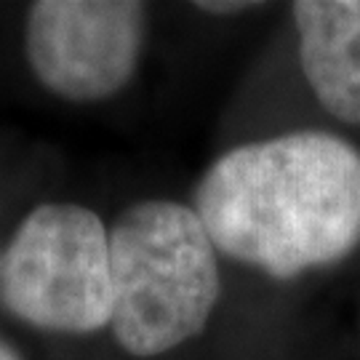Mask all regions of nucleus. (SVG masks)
I'll use <instances>...</instances> for the list:
<instances>
[{"label": "nucleus", "mask_w": 360, "mask_h": 360, "mask_svg": "<svg viewBox=\"0 0 360 360\" xmlns=\"http://www.w3.org/2000/svg\"><path fill=\"white\" fill-rule=\"evenodd\" d=\"M144 19L131 0H38L27 11V62L67 102L110 99L136 72Z\"/></svg>", "instance_id": "4"}, {"label": "nucleus", "mask_w": 360, "mask_h": 360, "mask_svg": "<svg viewBox=\"0 0 360 360\" xmlns=\"http://www.w3.org/2000/svg\"><path fill=\"white\" fill-rule=\"evenodd\" d=\"M193 208L217 251L288 281L358 248L360 153L326 131L240 144L208 166Z\"/></svg>", "instance_id": "1"}, {"label": "nucleus", "mask_w": 360, "mask_h": 360, "mask_svg": "<svg viewBox=\"0 0 360 360\" xmlns=\"http://www.w3.org/2000/svg\"><path fill=\"white\" fill-rule=\"evenodd\" d=\"M254 6L257 3H198V8L208 13H238L245 8H254Z\"/></svg>", "instance_id": "6"}, {"label": "nucleus", "mask_w": 360, "mask_h": 360, "mask_svg": "<svg viewBox=\"0 0 360 360\" xmlns=\"http://www.w3.org/2000/svg\"><path fill=\"white\" fill-rule=\"evenodd\" d=\"M0 360H19V355H16V352L8 347L3 339H0Z\"/></svg>", "instance_id": "7"}, {"label": "nucleus", "mask_w": 360, "mask_h": 360, "mask_svg": "<svg viewBox=\"0 0 360 360\" xmlns=\"http://www.w3.org/2000/svg\"><path fill=\"white\" fill-rule=\"evenodd\" d=\"M0 299L43 331L94 334L110 326V232L77 203H43L13 232L0 259Z\"/></svg>", "instance_id": "3"}, {"label": "nucleus", "mask_w": 360, "mask_h": 360, "mask_svg": "<svg viewBox=\"0 0 360 360\" xmlns=\"http://www.w3.org/2000/svg\"><path fill=\"white\" fill-rule=\"evenodd\" d=\"M110 278V326L136 358L163 355L200 334L221 294L217 245L195 208L174 200H142L117 217Z\"/></svg>", "instance_id": "2"}, {"label": "nucleus", "mask_w": 360, "mask_h": 360, "mask_svg": "<svg viewBox=\"0 0 360 360\" xmlns=\"http://www.w3.org/2000/svg\"><path fill=\"white\" fill-rule=\"evenodd\" d=\"M291 11L312 94L334 117L360 123V0H299Z\"/></svg>", "instance_id": "5"}]
</instances>
